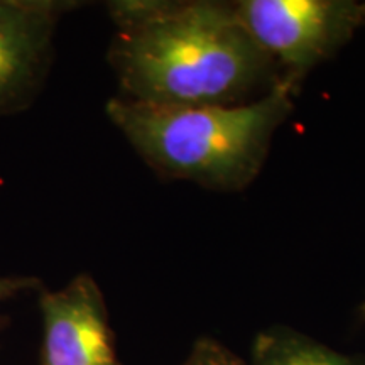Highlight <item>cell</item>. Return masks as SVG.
<instances>
[{"instance_id": "9c48e42d", "label": "cell", "mask_w": 365, "mask_h": 365, "mask_svg": "<svg viewBox=\"0 0 365 365\" xmlns=\"http://www.w3.org/2000/svg\"><path fill=\"white\" fill-rule=\"evenodd\" d=\"M362 309H364V312H365V303H364V307H362Z\"/></svg>"}, {"instance_id": "3957f363", "label": "cell", "mask_w": 365, "mask_h": 365, "mask_svg": "<svg viewBox=\"0 0 365 365\" xmlns=\"http://www.w3.org/2000/svg\"><path fill=\"white\" fill-rule=\"evenodd\" d=\"M234 7L242 26L277 66L281 83L294 93L313 68L365 24V2L354 0H242Z\"/></svg>"}, {"instance_id": "52a82bcc", "label": "cell", "mask_w": 365, "mask_h": 365, "mask_svg": "<svg viewBox=\"0 0 365 365\" xmlns=\"http://www.w3.org/2000/svg\"><path fill=\"white\" fill-rule=\"evenodd\" d=\"M181 365H249L240 355L232 352L215 339L202 336L191 346L188 357Z\"/></svg>"}, {"instance_id": "7a4b0ae2", "label": "cell", "mask_w": 365, "mask_h": 365, "mask_svg": "<svg viewBox=\"0 0 365 365\" xmlns=\"http://www.w3.org/2000/svg\"><path fill=\"white\" fill-rule=\"evenodd\" d=\"M294 95L279 83L239 105H153L117 97L107 102V115L159 176L239 191L261 173Z\"/></svg>"}, {"instance_id": "277c9868", "label": "cell", "mask_w": 365, "mask_h": 365, "mask_svg": "<svg viewBox=\"0 0 365 365\" xmlns=\"http://www.w3.org/2000/svg\"><path fill=\"white\" fill-rule=\"evenodd\" d=\"M41 365H120L97 281L80 274L59 291L39 289Z\"/></svg>"}, {"instance_id": "ba28073f", "label": "cell", "mask_w": 365, "mask_h": 365, "mask_svg": "<svg viewBox=\"0 0 365 365\" xmlns=\"http://www.w3.org/2000/svg\"><path fill=\"white\" fill-rule=\"evenodd\" d=\"M43 282L34 276H7L0 277V303L26 291L41 289Z\"/></svg>"}, {"instance_id": "5b68a950", "label": "cell", "mask_w": 365, "mask_h": 365, "mask_svg": "<svg viewBox=\"0 0 365 365\" xmlns=\"http://www.w3.org/2000/svg\"><path fill=\"white\" fill-rule=\"evenodd\" d=\"M75 6L58 0H0V115L26 110L43 88L58 21Z\"/></svg>"}, {"instance_id": "6da1fadb", "label": "cell", "mask_w": 365, "mask_h": 365, "mask_svg": "<svg viewBox=\"0 0 365 365\" xmlns=\"http://www.w3.org/2000/svg\"><path fill=\"white\" fill-rule=\"evenodd\" d=\"M108 61L122 98L153 105H239L281 83L234 2L120 0Z\"/></svg>"}, {"instance_id": "8992f818", "label": "cell", "mask_w": 365, "mask_h": 365, "mask_svg": "<svg viewBox=\"0 0 365 365\" xmlns=\"http://www.w3.org/2000/svg\"><path fill=\"white\" fill-rule=\"evenodd\" d=\"M249 365H365L364 360L344 355L312 336L287 327H272L257 333Z\"/></svg>"}]
</instances>
